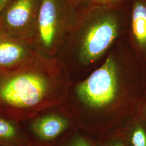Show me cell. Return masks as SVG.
<instances>
[{
    "mask_svg": "<svg viewBox=\"0 0 146 146\" xmlns=\"http://www.w3.org/2000/svg\"><path fill=\"white\" fill-rule=\"evenodd\" d=\"M72 78L60 56L38 52L14 68L0 70V115L18 122L63 105Z\"/></svg>",
    "mask_w": 146,
    "mask_h": 146,
    "instance_id": "obj_2",
    "label": "cell"
},
{
    "mask_svg": "<svg viewBox=\"0 0 146 146\" xmlns=\"http://www.w3.org/2000/svg\"><path fill=\"white\" fill-rule=\"evenodd\" d=\"M13 1L14 0H0V15L5 8Z\"/></svg>",
    "mask_w": 146,
    "mask_h": 146,
    "instance_id": "obj_16",
    "label": "cell"
},
{
    "mask_svg": "<svg viewBox=\"0 0 146 146\" xmlns=\"http://www.w3.org/2000/svg\"></svg>",
    "mask_w": 146,
    "mask_h": 146,
    "instance_id": "obj_19",
    "label": "cell"
},
{
    "mask_svg": "<svg viewBox=\"0 0 146 146\" xmlns=\"http://www.w3.org/2000/svg\"><path fill=\"white\" fill-rule=\"evenodd\" d=\"M0 146H31L20 122L0 115Z\"/></svg>",
    "mask_w": 146,
    "mask_h": 146,
    "instance_id": "obj_9",
    "label": "cell"
},
{
    "mask_svg": "<svg viewBox=\"0 0 146 146\" xmlns=\"http://www.w3.org/2000/svg\"><path fill=\"white\" fill-rule=\"evenodd\" d=\"M120 30V16L115 7L90 3L79 13L75 26L60 53L66 52V64L73 80L84 78L96 68L116 41Z\"/></svg>",
    "mask_w": 146,
    "mask_h": 146,
    "instance_id": "obj_3",
    "label": "cell"
},
{
    "mask_svg": "<svg viewBox=\"0 0 146 146\" xmlns=\"http://www.w3.org/2000/svg\"><path fill=\"white\" fill-rule=\"evenodd\" d=\"M146 93L140 63L130 47L118 48L87 76L72 80L63 105L78 129L96 140L136 113Z\"/></svg>",
    "mask_w": 146,
    "mask_h": 146,
    "instance_id": "obj_1",
    "label": "cell"
},
{
    "mask_svg": "<svg viewBox=\"0 0 146 146\" xmlns=\"http://www.w3.org/2000/svg\"><path fill=\"white\" fill-rule=\"evenodd\" d=\"M37 52L31 43L0 31V70L17 67Z\"/></svg>",
    "mask_w": 146,
    "mask_h": 146,
    "instance_id": "obj_8",
    "label": "cell"
},
{
    "mask_svg": "<svg viewBox=\"0 0 146 146\" xmlns=\"http://www.w3.org/2000/svg\"><path fill=\"white\" fill-rule=\"evenodd\" d=\"M129 47L146 69V2L133 0L130 18Z\"/></svg>",
    "mask_w": 146,
    "mask_h": 146,
    "instance_id": "obj_7",
    "label": "cell"
},
{
    "mask_svg": "<svg viewBox=\"0 0 146 146\" xmlns=\"http://www.w3.org/2000/svg\"><path fill=\"white\" fill-rule=\"evenodd\" d=\"M141 1H146V0H141Z\"/></svg>",
    "mask_w": 146,
    "mask_h": 146,
    "instance_id": "obj_18",
    "label": "cell"
},
{
    "mask_svg": "<svg viewBox=\"0 0 146 146\" xmlns=\"http://www.w3.org/2000/svg\"><path fill=\"white\" fill-rule=\"evenodd\" d=\"M95 146H129L122 127L107 133L96 140Z\"/></svg>",
    "mask_w": 146,
    "mask_h": 146,
    "instance_id": "obj_12",
    "label": "cell"
},
{
    "mask_svg": "<svg viewBox=\"0 0 146 146\" xmlns=\"http://www.w3.org/2000/svg\"><path fill=\"white\" fill-rule=\"evenodd\" d=\"M73 5H74L76 8H78V7L83 5V4L89 2L90 3L91 0H69Z\"/></svg>",
    "mask_w": 146,
    "mask_h": 146,
    "instance_id": "obj_15",
    "label": "cell"
},
{
    "mask_svg": "<svg viewBox=\"0 0 146 146\" xmlns=\"http://www.w3.org/2000/svg\"><path fill=\"white\" fill-rule=\"evenodd\" d=\"M137 113L141 115L146 121V93L143 99L141 102V104L139 107Z\"/></svg>",
    "mask_w": 146,
    "mask_h": 146,
    "instance_id": "obj_14",
    "label": "cell"
},
{
    "mask_svg": "<svg viewBox=\"0 0 146 146\" xmlns=\"http://www.w3.org/2000/svg\"><path fill=\"white\" fill-rule=\"evenodd\" d=\"M144 73H145V82H146V69L144 70Z\"/></svg>",
    "mask_w": 146,
    "mask_h": 146,
    "instance_id": "obj_17",
    "label": "cell"
},
{
    "mask_svg": "<svg viewBox=\"0 0 146 146\" xmlns=\"http://www.w3.org/2000/svg\"><path fill=\"white\" fill-rule=\"evenodd\" d=\"M122 128L129 146H146V121L137 112Z\"/></svg>",
    "mask_w": 146,
    "mask_h": 146,
    "instance_id": "obj_10",
    "label": "cell"
},
{
    "mask_svg": "<svg viewBox=\"0 0 146 146\" xmlns=\"http://www.w3.org/2000/svg\"><path fill=\"white\" fill-rule=\"evenodd\" d=\"M123 0H91L90 3L95 5L115 7L119 2Z\"/></svg>",
    "mask_w": 146,
    "mask_h": 146,
    "instance_id": "obj_13",
    "label": "cell"
},
{
    "mask_svg": "<svg viewBox=\"0 0 146 146\" xmlns=\"http://www.w3.org/2000/svg\"><path fill=\"white\" fill-rule=\"evenodd\" d=\"M21 123L31 146H54L76 127L64 105L43 110Z\"/></svg>",
    "mask_w": 146,
    "mask_h": 146,
    "instance_id": "obj_5",
    "label": "cell"
},
{
    "mask_svg": "<svg viewBox=\"0 0 146 146\" xmlns=\"http://www.w3.org/2000/svg\"><path fill=\"white\" fill-rule=\"evenodd\" d=\"M95 139L76 127L54 146H95Z\"/></svg>",
    "mask_w": 146,
    "mask_h": 146,
    "instance_id": "obj_11",
    "label": "cell"
},
{
    "mask_svg": "<svg viewBox=\"0 0 146 146\" xmlns=\"http://www.w3.org/2000/svg\"><path fill=\"white\" fill-rule=\"evenodd\" d=\"M69 0H40L33 46L49 58L58 56L78 19Z\"/></svg>",
    "mask_w": 146,
    "mask_h": 146,
    "instance_id": "obj_4",
    "label": "cell"
},
{
    "mask_svg": "<svg viewBox=\"0 0 146 146\" xmlns=\"http://www.w3.org/2000/svg\"><path fill=\"white\" fill-rule=\"evenodd\" d=\"M40 0H14L0 15V31L31 43Z\"/></svg>",
    "mask_w": 146,
    "mask_h": 146,
    "instance_id": "obj_6",
    "label": "cell"
}]
</instances>
